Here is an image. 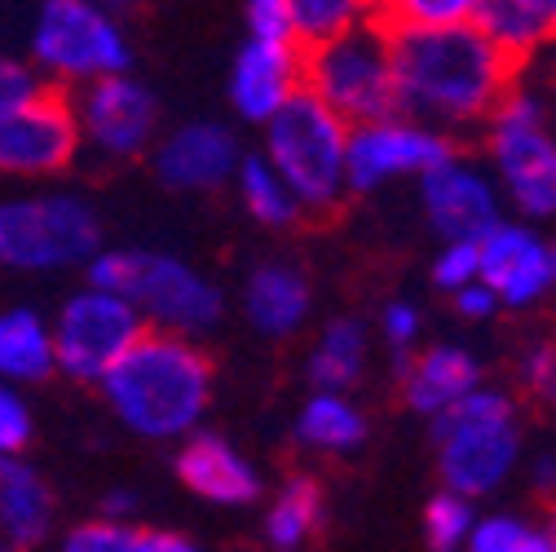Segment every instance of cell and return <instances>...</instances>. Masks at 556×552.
Here are the masks:
<instances>
[{
	"mask_svg": "<svg viewBox=\"0 0 556 552\" xmlns=\"http://www.w3.org/2000/svg\"><path fill=\"white\" fill-rule=\"evenodd\" d=\"M397 111L433 128H472L517 85L521 66L477 23L389 27Z\"/></svg>",
	"mask_w": 556,
	"mask_h": 552,
	"instance_id": "obj_1",
	"label": "cell"
},
{
	"mask_svg": "<svg viewBox=\"0 0 556 552\" xmlns=\"http://www.w3.org/2000/svg\"><path fill=\"white\" fill-rule=\"evenodd\" d=\"M111 416L142 442H177L213 406V363L194 336L147 327L98 380Z\"/></svg>",
	"mask_w": 556,
	"mask_h": 552,
	"instance_id": "obj_2",
	"label": "cell"
},
{
	"mask_svg": "<svg viewBox=\"0 0 556 552\" xmlns=\"http://www.w3.org/2000/svg\"><path fill=\"white\" fill-rule=\"evenodd\" d=\"M521 447L526 434L517 398L491 389L485 380L433 416L438 477L446 491H459L468 500H485L508 487L521 464Z\"/></svg>",
	"mask_w": 556,
	"mask_h": 552,
	"instance_id": "obj_3",
	"label": "cell"
},
{
	"mask_svg": "<svg viewBox=\"0 0 556 552\" xmlns=\"http://www.w3.org/2000/svg\"><path fill=\"white\" fill-rule=\"evenodd\" d=\"M85 279L98 288H111L137 305L147 327L203 336L222 327L226 318V292L203 269H194L181 256L151 252V248H98L85 265Z\"/></svg>",
	"mask_w": 556,
	"mask_h": 552,
	"instance_id": "obj_4",
	"label": "cell"
},
{
	"mask_svg": "<svg viewBox=\"0 0 556 552\" xmlns=\"http://www.w3.org/2000/svg\"><path fill=\"white\" fill-rule=\"evenodd\" d=\"M261 128H265L261 155L292 186L301 213L305 217L336 213L344 195H350V177H344L350 124L301 85Z\"/></svg>",
	"mask_w": 556,
	"mask_h": 552,
	"instance_id": "obj_5",
	"label": "cell"
},
{
	"mask_svg": "<svg viewBox=\"0 0 556 552\" xmlns=\"http://www.w3.org/2000/svg\"><path fill=\"white\" fill-rule=\"evenodd\" d=\"M102 243L98 203L80 190H23L0 199V265L14 274L85 269Z\"/></svg>",
	"mask_w": 556,
	"mask_h": 552,
	"instance_id": "obj_6",
	"label": "cell"
},
{
	"mask_svg": "<svg viewBox=\"0 0 556 552\" xmlns=\"http://www.w3.org/2000/svg\"><path fill=\"white\" fill-rule=\"evenodd\" d=\"M27 53L40 80L66 93L132 66V40L124 32V18L106 14L93 0H40Z\"/></svg>",
	"mask_w": 556,
	"mask_h": 552,
	"instance_id": "obj_7",
	"label": "cell"
},
{
	"mask_svg": "<svg viewBox=\"0 0 556 552\" xmlns=\"http://www.w3.org/2000/svg\"><path fill=\"white\" fill-rule=\"evenodd\" d=\"M495 186L526 222L556 217V133L530 89H508L481 120Z\"/></svg>",
	"mask_w": 556,
	"mask_h": 552,
	"instance_id": "obj_8",
	"label": "cell"
},
{
	"mask_svg": "<svg viewBox=\"0 0 556 552\" xmlns=\"http://www.w3.org/2000/svg\"><path fill=\"white\" fill-rule=\"evenodd\" d=\"M305 89L323 98L344 124H363L397 111L389 32L380 18L340 36L305 45Z\"/></svg>",
	"mask_w": 556,
	"mask_h": 552,
	"instance_id": "obj_9",
	"label": "cell"
},
{
	"mask_svg": "<svg viewBox=\"0 0 556 552\" xmlns=\"http://www.w3.org/2000/svg\"><path fill=\"white\" fill-rule=\"evenodd\" d=\"M53 327V367L72 385H98L115 359L147 331V318L137 305L111 288L85 284L62 301V310L49 318Z\"/></svg>",
	"mask_w": 556,
	"mask_h": 552,
	"instance_id": "obj_10",
	"label": "cell"
},
{
	"mask_svg": "<svg viewBox=\"0 0 556 552\" xmlns=\"http://www.w3.org/2000/svg\"><path fill=\"white\" fill-rule=\"evenodd\" d=\"M80 124L66 89L40 85L31 98L0 106V177L53 181L80 160Z\"/></svg>",
	"mask_w": 556,
	"mask_h": 552,
	"instance_id": "obj_11",
	"label": "cell"
},
{
	"mask_svg": "<svg viewBox=\"0 0 556 552\" xmlns=\"http://www.w3.org/2000/svg\"><path fill=\"white\" fill-rule=\"evenodd\" d=\"M455 151L451 133L415 120L406 111L350 124V142H344V177L350 195H371L389 181L420 177L433 164H442Z\"/></svg>",
	"mask_w": 556,
	"mask_h": 552,
	"instance_id": "obj_12",
	"label": "cell"
},
{
	"mask_svg": "<svg viewBox=\"0 0 556 552\" xmlns=\"http://www.w3.org/2000/svg\"><path fill=\"white\" fill-rule=\"evenodd\" d=\"M72 106L80 124V147L93 151L98 160L111 164L142 160L160 137V98L132 72H111L80 85L72 93Z\"/></svg>",
	"mask_w": 556,
	"mask_h": 552,
	"instance_id": "obj_13",
	"label": "cell"
},
{
	"mask_svg": "<svg viewBox=\"0 0 556 552\" xmlns=\"http://www.w3.org/2000/svg\"><path fill=\"white\" fill-rule=\"evenodd\" d=\"M477 279L495 292L500 310H534L556 292L552 284V239L534 222H495L477 239Z\"/></svg>",
	"mask_w": 556,
	"mask_h": 552,
	"instance_id": "obj_14",
	"label": "cell"
},
{
	"mask_svg": "<svg viewBox=\"0 0 556 552\" xmlns=\"http://www.w3.org/2000/svg\"><path fill=\"white\" fill-rule=\"evenodd\" d=\"M147 155L160 186L177 195H203V190H222L235 177L243 147L239 133L222 120H186L173 133L155 137Z\"/></svg>",
	"mask_w": 556,
	"mask_h": 552,
	"instance_id": "obj_15",
	"label": "cell"
},
{
	"mask_svg": "<svg viewBox=\"0 0 556 552\" xmlns=\"http://www.w3.org/2000/svg\"><path fill=\"white\" fill-rule=\"evenodd\" d=\"M420 203L433 235L446 239H481L500 217H504V195L495 177H485L472 160L451 151L442 164L420 173Z\"/></svg>",
	"mask_w": 556,
	"mask_h": 552,
	"instance_id": "obj_16",
	"label": "cell"
},
{
	"mask_svg": "<svg viewBox=\"0 0 556 552\" xmlns=\"http://www.w3.org/2000/svg\"><path fill=\"white\" fill-rule=\"evenodd\" d=\"M305 85V49L296 40L248 36L230 62V106L248 124H265L296 89Z\"/></svg>",
	"mask_w": 556,
	"mask_h": 552,
	"instance_id": "obj_17",
	"label": "cell"
},
{
	"mask_svg": "<svg viewBox=\"0 0 556 552\" xmlns=\"http://www.w3.org/2000/svg\"><path fill=\"white\" fill-rule=\"evenodd\" d=\"M173 468H177V481L194 500L217 504V509H248L265 495L256 464L235 442H226L222 434H207L203 425L190 429L186 438H177Z\"/></svg>",
	"mask_w": 556,
	"mask_h": 552,
	"instance_id": "obj_18",
	"label": "cell"
},
{
	"mask_svg": "<svg viewBox=\"0 0 556 552\" xmlns=\"http://www.w3.org/2000/svg\"><path fill=\"white\" fill-rule=\"evenodd\" d=\"M314 314V284L292 261H261L243 279V318L265 340H292Z\"/></svg>",
	"mask_w": 556,
	"mask_h": 552,
	"instance_id": "obj_19",
	"label": "cell"
},
{
	"mask_svg": "<svg viewBox=\"0 0 556 552\" xmlns=\"http://www.w3.org/2000/svg\"><path fill=\"white\" fill-rule=\"evenodd\" d=\"M397 372H402V402L425 421H433L438 411H446L485 380L481 359L464 350V344H429L420 354H406Z\"/></svg>",
	"mask_w": 556,
	"mask_h": 552,
	"instance_id": "obj_20",
	"label": "cell"
},
{
	"mask_svg": "<svg viewBox=\"0 0 556 552\" xmlns=\"http://www.w3.org/2000/svg\"><path fill=\"white\" fill-rule=\"evenodd\" d=\"M58 495L23 455H0V543L36 548L53 535Z\"/></svg>",
	"mask_w": 556,
	"mask_h": 552,
	"instance_id": "obj_21",
	"label": "cell"
},
{
	"mask_svg": "<svg viewBox=\"0 0 556 552\" xmlns=\"http://www.w3.org/2000/svg\"><path fill=\"white\" fill-rule=\"evenodd\" d=\"M367 429L371 425L363 416V406L344 389H314L292 421L296 447L314 455H354L367 442Z\"/></svg>",
	"mask_w": 556,
	"mask_h": 552,
	"instance_id": "obj_22",
	"label": "cell"
},
{
	"mask_svg": "<svg viewBox=\"0 0 556 552\" xmlns=\"http://www.w3.org/2000/svg\"><path fill=\"white\" fill-rule=\"evenodd\" d=\"M58 376L53 367V327L31 305L0 310V380L14 389H31Z\"/></svg>",
	"mask_w": 556,
	"mask_h": 552,
	"instance_id": "obj_23",
	"label": "cell"
},
{
	"mask_svg": "<svg viewBox=\"0 0 556 552\" xmlns=\"http://www.w3.org/2000/svg\"><path fill=\"white\" fill-rule=\"evenodd\" d=\"M323 526H327V495H323V481L309 473H292L265 504V522H261L265 543L278 552L314 543Z\"/></svg>",
	"mask_w": 556,
	"mask_h": 552,
	"instance_id": "obj_24",
	"label": "cell"
},
{
	"mask_svg": "<svg viewBox=\"0 0 556 552\" xmlns=\"http://www.w3.org/2000/svg\"><path fill=\"white\" fill-rule=\"evenodd\" d=\"M472 23L521 66L556 40V0H481Z\"/></svg>",
	"mask_w": 556,
	"mask_h": 552,
	"instance_id": "obj_25",
	"label": "cell"
},
{
	"mask_svg": "<svg viewBox=\"0 0 556 552\" xmlns=\"http://www.w3.org/2000/svg\"><path fill=\"white\" fill-rule=\"evenodd\" d=\"M367 359H371V331L363 318L354 314H340L331 318L318 340H314V350L305 359V376L314 389H344L350 393L363 372H367Z\"/></svg>",
	"mask_w": 556,
	"mask_h": 552,
	"instance_id": "obj_26",
	"label": "cell"
},
{
	"mask_svg": "<svg viewBox=\"0 0 556 552\" xmlns=\"http://www.w3.org/2000/svg\"><path fill=\"white\" fill-rule=\"evenodd\" d=\"M230 181L239 186L243 213H248L256 226H265V230H292L296 222H305L292 186L278 177V168H274L265 155H243Z\"/></svg>",
	"mask_w": 556,
	"mask_h": 552,
	"instance_id": "obj_27",
	"label": "cell"
},
{
	"mask_svg": "<svg viewBox=\"0 0 556 552\" xmlns=\"http://www.w3.org/2000/svg\"><path fill=\"white\" fill-rule=\"evenodd\" d=\"M288 14H292V36L305 49L358 23H371L376 0H288Z\"/></svg>",
	"mask_w": 556,
	"mask_h": 552,
	"instance_id": "obj_28",
	"label": "cell"
},
{
	"mask_svg": "<svg viewBox=\"0 0 556 552\" xmlns=\"http://www.w3.org/2000/svg\"><path fill=\"white\" fill-rule=\"evenodd\" d=\"M472 552H552L543 522L521 517V513H485L468 530Z\"/></svg>",
	"mask_w": 556,
	"mask_h": 552,
	"instance_id": "obj_29",
	"label": "cell"
},
{
	"mask_svg": "<svg viewBox=\"0 0 556 552\" xmlns=\"http://www.w3.org/2000/svg\"><path fill=\"white\" fill-rule=\"evenodd\" d=\"M477 522V509L468 495L459 491H438L429 504H425V543L438 548V552H455V548H468V530Z\"/></svg>",
	"mask_w": 556,
	"mask_h": 552,
	"instance_id": "obj_30",
	"label": "cell"
},
{
	"mask_svg": "<svg viewBox=\"0 0 556 552\" xmlns=\"http://www.w3.org/2000/svg\"><path fill=\"white\" fill-rule=\"evenodd\" d=\"M517 389L526 402L556 411V331L534 336L517 354Z\"/></svg>",
	"mask_w": 556,
	"mask_h": 552,
	"instance_id": "obj_31",
	"label": "cell"
},
{
	"mask_svg": "<svg viewBox=\"0 0 556 552\" xmlns=\"http://www.w3.org/2000/svg\"><path fill=\"white\" fill-rule=\"evenodd\" d=\"M481 0H376V18L389 27H429V23H472Z\"/></svg>",
	"mask_w": 556,
	"mask_h": 552,
	"instance_id": "obj_32",
	"label": "cell"
},
{
	"mask_svg": "<svg viewBox=\"0 0 556 552\" xmlns=\"http://www.w3.org/2000/svg\"><path fill=\"white\" fill-rule=\"evenodd\" d=\"M62 548L66 552H142V526L132 522H119V517H89L80 526H72L62 535Z\"/></svg>",
	"mask_w": 556,
	"mask_h": 552,
	"instance_id": "obj_33",
	"label": "cell"
},
{
	"mask_svg": "<svg viewBox=\"0 0 556 552\" xmlns=\"http://www.w3.org/2000/svg\"><path fill=\"white\" fill-rule=\"evenodd\" d=\"M36 438V421H31V406L27 398L0 380V455H23Z\"/></svg>",
	"mask_w": 556,
	"mask_h": 552,
	"instance_id": "obj_34",
	"label": "cell"
},
{
	"mask_svg": "<svg viewBox=\"0 0 556 552\" xmlns=\"http://www.w3.org/2000/svg\"><path fill=\"white\" fill-rule=\"evenodd\" d=\"M433 288L438 292H455V288H464V284H472L477 279V239H446L442 248H438V256H433Z\"/></svg>",
	"mask_w": 556,
	"mask_h": 552,
	"instance_id": "obj_35",
	"label": "cell"
},
{
	"mask_svg": "<svg viewBox=\"0 0 556 552\" xmlns=\"http://www.w3.org/2000/svg\"><path fill=\"white\" fill-rule=\"evenodd\" d=\"M420 331H425V318H420V310H415L410 301H389V305L380 310V336H384V344L393 350L397 363L415 350Z\"/></svg>",
	"mask_w": 556,
	"mask_h": 552,
	"instance_id": "obj_36",
	"label": "cell"
},
{
	"mask_svg": "<svg viewBox=\"0 0 556 552\" xmlns=\"http://www.w3.org/2000/svg\"><path fill=\"white\" fill-rule=\"evenodd\" d=\"M243 23H248V36L296 40V36H292V14H288V0H243Z\"/></svg>",
	"mask_w": 556,
	"mask_h": 552,
	"instance_id": "obj_37",
	"label": "cell"
},
{
	"mask_svg": "<svg viewBox=\"0 0 556 552\" xmlns=\"http://www.w3.org/2000/svg\"><path fill=\"white\" fill-rule=\"evenodd\" d=\"M40 72L27 62V58H14V53H0V106H10V102H23L40 89Z\"/></svg>",
	"mask_w": 556,
	"mask_h": 552,
	"instance_id": "obj_38",
	"label": "cell"
},
{
	"mask_svg": "<svg viewBox=\"0 0 556 552\" xmlns=\"http://www.w3.org/2000/svg\"><path fill=\"white\" fill-rule=\"evenodd\" d=\"M451 305H455V314H459L464 323H481V318H495V314H500L495 292L485 288L481 279H472V284L455 288V292H451Z\"/></svg>",
	"mask_w": 556,
	"mask_h": 552,
	"instance_id": "obj_39",
	"label": "cell"
},
{
	"mask_svg": "<svg viewBox=\"0 0 556 552\" xmlns=\"http://www.w3.org/2000/svg\"><path fill=\"white\" fill-rule=\"evenodd\" d=\"M199 543L190 535L177 530H160V526H142V552H194Z\"/></svg>",
	"mask_w": 556,
	"mask_h": 552,
	"instance_id": "obj_40",
	"label": "cell"
},
{
	"mask_svg": "<svg viewBox=\"0 0 556 552\" xmlns=\"http://www.w3.org/2000/svg\"><path fill=\"white\" fill-rule=\"evenodd\" d=\"M530 491L543 500H556V455H539L530 464Z\"/></svg>",
	"mask_w": 556,
	"mask_h": 552,
	"instance_id": "obj_41",
	"label": "cell"
},
{
	"mask_svg": "<svg viewBox=\"0 0 556 552\" xmlns=\"http://www.w3.org/2000/svg\"><path fill=\"white\" fill-rule=\"evenodd\" d=\"M137 509H142V500H137V491H111L106 500H102V517H119V522H132L137 517Z\"/></svg>",
	"mask_w": 556,
	"mask_h": 552,
	"instance_id": "obj_42",
	"label": "cell"
},
{
	"mask_svg": "<svg viewBox=\"0 0 556 552\" xmlns=\"http://www.w3.org/2000/svg\"><path fill=\"white\" fill-rule=\"evenodd\" d=\"M93 5H102V10L115 14V18H132V14H142L147 0H93Z\"/></svg>",
	"mask_w": 556,
	"mask_h": 552,
	"instance_id": "obj_43",
	"label": "cell"
},
{
	"mask_svg": "<svg viewBox=\"0 0 556 552\" xmlns=\"http://www.w3.org/2000/svg\"><path fill=\"white\" fill-rule=\"evenodd\" d=\"M543 535H547V548L556 552V504H552V513L543 517Z\"/></svg>",
	"mask_w": 556,
	"mask_h": 552,
	"instance_id": "obj_44",
	"label": "cell"
},
{
	"mask_svg": "<svg viewBox=\"0 0 556 552\" xmlns=\"http://www.w3.org/2000/svg\"><path fill=\"white\" fill-rule=\"evenodd\" d=\"M552 284H556V239H552Z\"/></svg>",
	"mask_w": 556,
	"mask_h": 552,
	"instance_id": "obj_45",
	"label": "cell"
}]
</instances>
